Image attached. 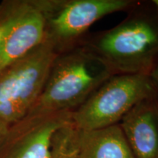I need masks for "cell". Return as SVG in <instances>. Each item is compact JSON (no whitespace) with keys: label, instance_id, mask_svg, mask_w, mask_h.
I'll list each match as a JSON object with an SVG mask.
<instances>
[{"label":"cell","instance_id":"cell-1","mask_svg":"<svg viewBox=\"0 0 158 158\" xmlns=\"http://www.w3.org/2000/svg\"><path fill=\"white\" fill-rule=\"evenodd\" d=\"M122 22L81 41L113 75H149L158 59V8L137 3Z\"/></svg>","mask_w":158,"mask_h":158},{"label":"cell","instance_id":"cell-2","mask_svg":"<svg viewBox=\"0 0 158 158\" xmlns=\"http://www.w3.org/2000/svg\"><path fill=\"white\" fill-rule=\"evenodd\" d=\"M112 76L100 59L79 43L57 55L27 116L73 111Z\"/></svg>","mask_w":158,"mask_h":158},{"label":"cell","instance_id":"cell-3","mask_svg":"<svg viewBox=\"0 0 158 158\" xmlns=\"http://www.w3.org/2000/svg\"><path fill=\"white\" fill-rule=\"evenodd\" d=\"M58 54L45 37L30 53L0 70L1 121L11 125L27 116L40 95Z\"/></svg>","mask_w":158,"mask_h":158},{"label":"cell","instance_id":"cell-4","mask_svg":"<svg viewBox=\"0 0 158 158\" xmlns=\"http://www.w3.org/2000/svg\"><path fill=\"white\" fill-rule=\"evenodd\" d=\"M157 94L149 75H114L73 111L72 121L81 130L114 125L140 102Z\"/></svg>","mask_w":158,"mask_h":158},{"label":"cell","instance_id":"cell-5","mask_svg":"<svg viewBox=\"0 0 158 158\" xmlns=\"http://www.w3.org/2000/svg\"><path fill=\"white\" fill-rule=\"evenodd\" d=\"M132 0H64L42 1L46 15V38L58 53L81 43L92 24L106 15L130 10Z\"/></svg>","mask_w":158,"mask_h":158},{"label":"cell","instance_id":"cell-6","mask_svg":"<svg viewBox=\"0 0 158 158\" xmlns=\"http://www.w3.org/2000/svg\"><path fill=\"white\" fill-rule=\"evenodd\" d=\"M73 111L28 115L11 124L0 158H50L54 134L72 122Z\"/></svg>","mask_w":158,"mask_h":158},{"label":"cell","instance_id":"cell-7","mask_svg":"<svg viewBox=\"0 0 158 158\" xmlns=\"http://www.w3.org/2000/svg\"><path fill=\"white\" fill-rule=\"evenodd\" d=\"M46 15L42 1L24 2L19 19L0 51V70L28 54L44 42Z\"/></svg>","mask_w":158,"mask_h":158},{"label":"cell","instance_id":"cell-8","mask_svg":"<svg viewBox=\"0 0 158 158\" xmlns=\"http://www.w3.org/2000/svg\"><path fill=\"white\" fill-rule=\"evenodd\" d=\"M135 158H158V94L140 102L118 123Z\"/></svg>","mask_w":158,"mask_h":158},{"label":"cell","instance_id":"cell-9","mask_svg":"<svg viewBox=\"0 0 158 158\" xmlns=\"http://www.w3.org/2000/svg\"><path fill=\"white\" fill-rule=\"evenodd\" d=\"M79 158H135L119 124L81 130Z\"/></svg>","mask_w":158,"mask_h":158},{"label":"cell","instance_id":"cell-10","mask_svg":"<svg viewBox=\"0 0 158 158\" xmlns=\"http://www.w3.org/2000/svg\"><path fill=\"white\" fill-rule=\"evenodd\" d=\"M80 133L73 122L59 128L53 137L50 158H79Z\"/></svg>","mask_w":158,"mask_h":158},{"label":"cell","instance_id":"cell-11","mask_svg":"<svg viewBox=\"0 0 158 158\" xmlns=\"http://www.w3.org/2000/svg\"><path fill=\"white\" fill-rule=\"evenodd\" d=\"M23 3H20L13 9L9 15L5 16L0 21V51L5 41V37L10 29L13 28V26L16 23L17 20L21 14V10H22Z\"/></svg>","mask_w":158,"mask_h":158},{"label":"cell","instance_id":"cell-12","mask_svg":"<svg viewBox=\"0 0 158 158\" xmlns=\"http://www.w3.org/2000/svg\"><path fill=\"white\" fill-rule=\"evenodd\" d=\"M10 127V124L0 120V147L5 141L6 136L8 133Z\"/></svg>","mask_w":158,"mask_h":158},{"label":"cell","instance_id":"cell-13","mask_svg":"<svg viewBox=\"0 0 158 158\" xmlns=\"http://www.w3.org/2000/svg\"><path fill=\"white\" fill-rule=\"evenodd\" d=\"M149 76L152 78V80L154 84H155V86L158 91V59L155 64L154 65L152 70L150 72Z\"/></svg>","mask_w":158,"mask_h":158},{"label":"cell","instance_id":"cell-14","mask_svg":"<svg viewBox=\"0 0 158 158\" xmlns=\"http://www.w3.org/2000/svg\"><path fill=\"white\" fill-rule=\"evenodd\" d=\"M152 2H153V3L156 5V7L158 8V0H153Z\"/></svg>","mask_w":158,"mask_h":158}]
</instances>
